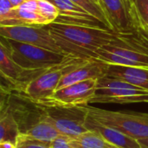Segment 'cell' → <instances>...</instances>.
Here are the masks:
<instances>
[{
	"mask_svg": "<svg viewBox=\"0 0 148 148\" xmlns=\"http://www.w3.org/2000/svg\"><path fill=\"white\" fill-rule=\"evenodd\" d=\"M113 30L121 34L134 31L122 0H101Z\"/></svg>",
	"mask_w": 148,
	"mask_h": 148,
	"instance_id": "8fae6325",
	"label": "cell"
},
{
	"mask_svg": "<svg viewBox=\"0 0 148 148\" xmlns=\"http://www.w3.org/2000/svg\"><path fill=\"white\" fill-rule=\"evenodd\" d=\"M50 148H75L70 143V139L63 135L58 136L50 142Z\"/></svg>",
	"mask_w": 148,
	"mask_h": 148,
	"instance_id": "7402d4cb",
	"label": "cell"
},
{
	"mask_svg": "<svg viewBox=\"0 0 148 148\" xmlns=\"http://www.w3.org/2000/svg\"><path fill=\"white\" fill-rule=\"evenodd\" d=\"M123 35L121 40L99 49L96 59L108 64L148 69V54L134 47Z\"/></svg>",
	"mask_w": 148,
	"mask_h": 148,
	"instance_id": "8992f818",
	"label": "cell"
},
{
	"mask_svg": "<svg viewBox=\"0 0 148 148\" xmlns=\"http://www.w3.org/2000/svg\"><path fill=\"white\" fill-rule=\"evenodd\" d=\"M70 143L75 148H118L106 140L99 133L90 130L70 139Z\"/></svg>",
	"mask_w": 148,
	"mask_h": 148,
	"instance_id": "9a60e30c",
	"label": "cell"
},
{
	"mask_svg": "<svg viewBox=\"0 0 148 148\" xmlns=\"http://www.w3.org/2000/svg\"><path fill=\"white\" fill-rule=\"evenodd\" d=\"M0 148H16V145L10 142H3L0 143Z\"/></svg>",
	"mask_w": 148,
	"mask_h": 148,
	"instance_id": "4316f807",
	"label": "cell"
},
{
	"mask_svg": "<svg viewBox=\"0 0 148 148\" xmlns=\"http://www.w3.org/2000/svg\"><path fill=\"white\" fill-rule=\"evenodd\" d=\"M37 104L61 135L74 139L89 131L85 125L88 116L86 107L69 108L47 102Z\"/></svg>",
	"mask_w": 148,
	"mask_h": 148,
	"instance_id": "5b68a950",
	"label": "cell"
},
{
	"mask_svg": "<svg viewBox=\"0 0 148 148\" xmlns=\"http://www.w3.org/2000/svg\"><path fill=\"white\" fill-rule=\"evenodd\" d=\"M19 135V127L7 104L0 110V143L10 142L16 145Z\"/></svg>",
	"mask_w": 148,
	"mask_h": 148,
	"instance_id": "5bb4252c",
	"label": "cell"
},
{
	"mask_svg": "<svg viewBox=\"0 0 148 148\" xmlns=\"http://www.w3.org/2000/svg\"><path fill=\"white\" fill-rule=\"evenodd\" d=\"M47 27L64 54L85 60H97L95 52L99 49L121 40L123 35L106 29L58 23Z\"/></svg>",
	"mask_w": 148,
	"mask_h": 148,
	"instance_id": "6da1fadb",
	"label": "cell"
},
{
	"mask_svg": "<svg viewBox=\"0 0 148 148\" xmlns=\"http://www.w3.org/2000/svg\"><path fill=\"white\" fill-rule=\"evenodd\" d=\"M85 125L88 130L99 133L106 140L118 148H141L137 140L117 129L103 125L88 115L87 116Z\"/></svg>",
	"mask_w": 148,
	"mask_h": 148,
	"instance_id": "30bf717a",
	"label": "cell"
},
{
	"mask_svg": "<svg viewBox=\"0 0 148 148\" xmlns=\"http://www.w3.org/2000/svg\"><path fill=\"white\" fill-rule=\"evenodd\" d=\"M0 35L8 39L64 54L62 49L57 45L47 25L0 26Z\"/></svg>",
	"mask_w": 148,
	"mask_h": 148,
	"instance_id": "52a82bcc",
	"label": "cell"
},
{
	"mask_svg": "<svg viewBox=\"0 0 148 148\" xmlns=\"http://www.w3.org/2000/svg\"><path fill=\"white\" fill-rule=\"evenodd\" d=\"M86 108L89 117L103 125L117 129L135 140L148 138V114L110 111L90 105Z\"/></svg>",
	"mask_w": 148,
	"mask_h": 148,
	"instance_id": "3957f363",
	"label": "cell"
},
{
	"mask_svg": "<svg viewBox=\"0 0 148 148\" xmlns=\"http://www.w3.org/2000/svg\"><path fill=\"white\" fill-rule=\"evenodd\" d=\"M49 22L37 11L27 10L22 7L13 8L2 19L0 26L17 25H48Z\"/></svg>",
	"mask_w": 148,
	"mask_h": 148,
	"instance_id": "4fadbf2b",
	"label": "cell"
},
{
	"mask_svg": "<svg viewBox=\"0 0 148 148\" xmlns=\"http://www.w3.org/2000/svg\"><path fill=\"white\" fill-rule=\"evenodd\" d=\"M71 1H73L75 3H76L77 5L82 7L83 10H85L89 14H91L94 16H95L98 19H100L101 22H103L108 27V29L110 30H113L112 25H111V23H110V22L108 20V17L107 16L106 13L93 0H71Z\"/></svg>",
	"mask_w": 148,
	"mask_h": 148,
	"instance_id": "e0dca14e",
	"label": "cell"
},
{
	"mask_svg": "<svg viewBox=\"0 0 148 148\" xmlns=\"http://www.w3.org/2000/svg\"><path fill=\"white\" fill-rule=\"evenodd\" d=\"M12 5V8H17L19 6H21L23 3H24L25 2L29 1V0H9Z\"/></svg>",
	"mask_w": 148,
	"mask_h": 148,
	"instance_id": "d4e9b609",
	"label": "cell"
},
{
	"mask_svg": "<svg viewBox=\"0 0 148 148\" xmlns=\"http://www.w3.org/2000/svg\"><path fill=\"white\" fill-rule=\"evenodd\" d=\"M75 58L63 64L46 70L37 78L30 82L26 86L23 93L25 96L36 103L43 102L50 98L58 88L60 81L64 74L65 68Z\"/></svg>",
	"mask_w": 148,
	"mask_h": 148,
	"instance_id": "9c48e42d",
	"label": "cell"
},
{
	"mask_svg": "<svg viewBox=\"0 0 148 148\" xmlns=\"http://www.w3.org/2000/svg\"><path fill=\"white\" fill-rule=\"evenodd\" d=\"M128 16V18L132 23V26L134 28V21L135 17V0H122Z\"/></svg>",
	"mask_w": 148,
	"mask_h": 148,
	"instance_id": "603a6c76",
	"label": "cell"
},
{
	"mask_svg": "<svg viewBox=\"0 0 148 148\" xmlns=\"http://www.w3.org/2000/svg\"><path fill=\"white\" fill-rule=\"evenodd\" d=\"M93 1H94L99 7H101V8L104 10V8H103V6H102V3H101V0H93ZM104 12H105V10H104ZM108 20H109V19H108Z\"/></svg>",
	"mask_w": 148,
	"mask_h": 148,
	"instance_id": "83f0119b",
	"label": "cell"
},
{
	"mask_svg": "<svg viewBox=\"0 0 148 148\" xmlns=\"http://www.w3.org/2000/svg\"><path fill=\"white\" fill-rule=\"evenodd\" d=\"M135 17L134 29L141 27L148 29V0H135Z\"/></svg>",
	"mask_w": 148,
	"mask_h": 148,
	"instance_id": "d6986e66",
	"label": "cell"
},
{
	"mask_svg": "<svg viewBox=\"0 0 148 148\" xmlns=\"http://www.w3.org/2000/svg\"><path fill=\"white\" fill-rule=\"evenodd\" d=\"M16 148H50V143L41 141L20 134L16 144Z\"/></svg>",
	"mask_w": 148,
	"mask_h": 148,
	"instance_id": "44dd1931",
	"label": "cell"
},
{
	"mask_svg": "<svg viewBox=\"0 0 148 148\" xmlns=\"http://www.w3.org/2000/svg\"><path fill=\"white\" fill-rule=\"evenodd\" d=\"M27 135L30 138L50 143L58 136H60V133L54 127L52 123H50L47 118L38 122L35 126H33L30 129H29L25 134H22Z\"/></svg>",
	"mask_w": 148,
	"mask_h": 148,
	"instance_id": "2e32d148",
	"label": "cell"
},
{
	"mask_svg": "<svg viewBox=\"0 0 148 148\" xmlns=\"http://www.w3.org/2000/svg\"><path fill=\"white\" fill-rule=\"evenodd\" d=\"M49 1L54 3L58 8V10H60V14L71 15V16L89 15L88 12H87L85 10H83L82 7H80L71 0H49Z\"/></svg>",
	"mask_w": 148,
	"mask_h": 148,
	"instance_id": "ac0fdd59",
	"label": "cell"
},
{
	"mask_svg": "<svg viewBox=\"0 0 148 148\" xmlns=\"http://www.w3.org/2000/svg\"><path fill=\"white\" fill-rule=\"evenodd\" d=\"M0 45L5 49L10 57L17 65L29 70H46L75 58L3 36H1Z\"/></svg>",
	"mask_w": 148,
	"mask_h": 148,
	"instance_id": "7a4b0ae2",
	"label": "cell"
},
{
	"mask_svg": "<svg viewBox=\"0 0 148 148\" xmlns=\"http://www.w3.org/2000/svg\"><path fill=\"white\" fill-rule=\"evenodd\" d=\"M11 9L13 8L9 0H0V19L3 18Z\"/></svg>",
	"mask_w": 148,
	"mask_h": 148,
	"instance_id": "cb8c5ba5",
	"label": "cell"
},
{
	"mask_svg": "<svg viewBox=\"0 0 148 148\" xmlns=\"http://www.w3.org/2000/svg\"><path fill=\"white\" fill-rule=\"evenodd\" d=\"M37 10L49 23H54L60 14L58 8L49 0H37Z\"/></svg>",
	"mask_w": 148,
	"mask_h": 148,
	"instance_id": "ffe728a7",
	"label": "cell"
},
{
	"mask_svg": "<svg viewBox=\"0 0 148 148\" xmlns=\"http://www.w3.org/2000/svg\"><path fill=\"white\" fill-rule=\"evenodd\" d=\"M148 103V90L107 75L97 80L96 91L91 103Z\"/></svg>",
	"mask_w": 148,
	"mask_h": 148,
	"instance_id": "277c9868",
	"label": "cell"
},
{
	"mask_svg": "<svg viewBox=\"0 0 148 148\" xmlns=\"http://www.w3.org/2000/svg\"><path fill=\"white\" fill-rule=\"evenodd\" d=\"M106 75L148 90L147 69L108 64Z\"/></svg>",
	"mask_w": 148,
	"mask_h": 148,
	"instance_id": "7c38bea8",
	"label": "cell"
},
{
	"mask_svg": "<svg viewBox=\"0 0 148 148\" xmlns=\"http://www.w3.org/2000/svg\"><path fill=\"white\" fill-rule=\"evenodd\" d=\"M140 147L141 148H148V138H143L137 140Z\"/></svg>",
	"mask_w": 148,
	"mask_h": 148,
	"instance_id": "484cf974",
	"label": "cell"
},
{
	"mask_svg": "<svg viewBox=\"0 0 148 148\" xmlns=\"http://www.w3.org/2000/svg\"><path fill=\"white\" fill-rule=\"evenodd\" d=\"M96 85L97 79L76 82L57 89L50 98L43 102L69 108L87 107L95 97Z\"/></svg>",
	"mask_w": 148,
	"mask_h": 148,
	"instance_id": "ba28073f",
	"label": "cell"
}]
</instances>
